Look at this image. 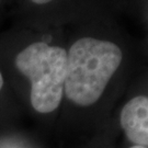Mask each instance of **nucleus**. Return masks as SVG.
Instances as JSON below:
<instances>
[{"mask_svg": "<svg viewBox=\"0 0 148 148\" xmlns=\"http://www.w3.org/2000/svg\"><path fill=\"white\" fill-rule=\"evenodd\" d=\"M117 16H104L66 27L69 30L64 97L89 108L103 98L126 63V37Z\"/></svg>", "mask_w": 148, "mask_h": 148, "instance_id": "nucleus-1", "label": "nucleus"}, {"mask_svg": "<svg viewBox=\"0 0 148 148\" xmlns=\"http://www.w3.org/2000/svg\"><path fill=\"white\" fill-rule=\"evenodd\" d=\"M13 24L11 30L2 34L16 46L11 47L12 68L27 82L32 108L41 114L52 113L64 99L67 66L66 27Z\"/></svg>", "mask_w": 148, "mask_h": 148, "instance_id": "nucleus-2", "label": "nucleus"}, {"mask_svg": "<svg viewBox=\"0 0 148 148\" xmlns=\"http://www.w3.org/2000/svg\"><path fill=\"white\" fill-rule=\"evenodd\" d=\"M124 0H14L13 23L66 27L98 16H119Z\"/></svg>", "mask_w": 148, "mask_h": 148, "instance_id": "nucleus-3", "label": "nucleus"}, {"mask_svg": "<svg viewBox=\"0 0 148 148\" xmlns=\"http://www.w3.org/2000/svg\"><path fill=\"white\" fill-rule=\"evenodd\" d=\"M120 122L130 142L136 146L148 145V97L137 95L127 101L121 111Z\"/></svg>", "mask_w": 148, "mask_h": 148, "instance_id": "nucleus-4", "label": "nucleus"}, {"mask_svg": "<svg viewBox=\"0 0 148 148\" xmlns=\"http://www.w3.org/2000/svg\"><path fill=\"white\" fill-rule=\"evenodd\" d=\"M14 0H0V20L2 18V14L5 13L7 7L10 5H13Z\"/></svg>", "mask_w": 148, "mask_h": 148, "instance_id": "nucleus-5", "label": "nucleus"}, {"mask_svg": "<svg viewBox=\"0 0 148 148\" xmlns=\"http://www.w3.org/2000/svg\"><path fill=\"white\" fill-rule=\"evenodd\" d=\"M5 76H3V73L1 70V67H0V95L2 93V91L5 89Z\"/></svg>", "mask_w": 148, "mask_h": 148, "instance_id": "nucleus-6", "label": "nucleus"}, {"mask_svg": "<svg viewBox=\"0 0 148 148\" xmlns=\"http://www.w3.org/2000/svg\"><path fill=\"white\" fill-rule=\"evenodd\" d=\"M131 148H147V147H144V146H136V145H134V146L131 147Z\"/></svg>", "mask_w": 148, "mask_h": 148, "instance_id": "nucleus-7", "label": "nucleus"}]
</instances>
